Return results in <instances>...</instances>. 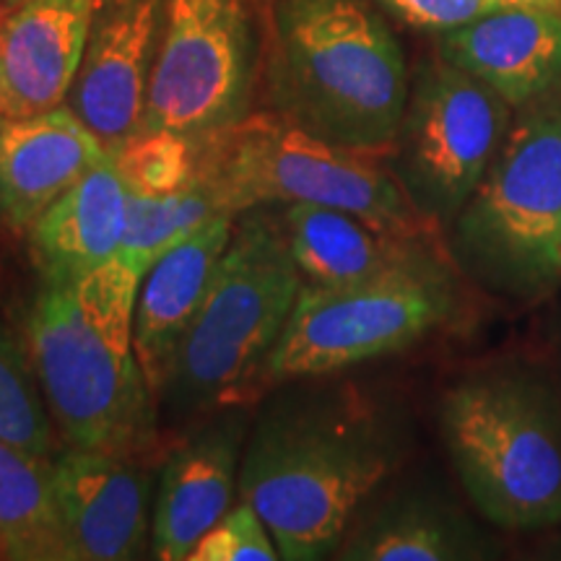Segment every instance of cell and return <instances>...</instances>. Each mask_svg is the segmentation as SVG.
<instances>
[{
  "label": "cell",
  "instance_id": "6da1fadb",
  "mask_svg": "<svg viewBox=\"0 0 561 561\" xmlns=\"http://www.w3.org/2000/svg\"><path fill=\"white\" fill-rule=\"evenodd\" d=\"M396 432L354 390L284 398L257 421L240 466V496L286 561L325 559L351 517L396 468Z\"/></svg>",
  "mask_w": 561,
  "mask_h": 561
},
{
  "label": "cell",
  "instance_id": "7a4b0ae2",
  "mask_svg": "<svg viewBox=\"0 0 561 561\" xmlns=\"http://www.w3.org/2000/svg\"><path fill=\"white\" fill-rule=\"evenodd\" d=\"M140 276L121 257L70 284H42L26 348L50 416L70 447L144 453L157 432L136 346Z\"/></svg>",
  "mask_w": 561,
  "mask_h": 561
},
{
  "label": "cell",
  "instance_id": "3957f363",
  "mask_svg": "<svg viewBox=\"0 0 561 561\" xmlns=\"http://www.w3.org/2000/svg\"><path fill=\"white\" fill-rule=\"evenodd\" d=\"M271 91L280 121L388 157L409 102L401 45L367 0H280Z\"/></svg>",
  "mask_w": 561,
  "mask_h": 561
},
{
  "label": "cell",
  "instance_id": "277c9868",
  "mask_svg": "<svg viewBox=\"0 0 561 561\" xmlns=\"http://www.w3.org/2000/svg\"><path fill=\"white\" fill-rule=\"evenodd\" d=\"M442 437L483 520L510 533L561 525V385L510 362L442 398Z\"/></svg>",
  "mask_w": 561,
  "mask_h": 561
},
{
  "label": "cell",
  "instance_id": "5b68a950",
  "mask_svg": "<svg viewBox=\"0 0 561 561\" xmlns=\"http://www.w3.org/2000/svg\"><path fill=\"white\" fill-rule=\"evenodd\" d=\"M447 240L455 265L494 297L536 305L561 284V83L515 110Z\"/></svg>",
  "mask_w": 561,
  "mask_h": 561
},
{
  "label": "cell",
  "instance_id": "8992f818",
  "mask_svg": "<svg viewBox=\"0 0 561 561\" xmlns=\"http://www.w3.org/2000/svg\"><path fill=\"white\" fill-rule=\"evenodd\" d=\"M299 289L284 219L263 206L237 214L229 248L182 341L161 401L185 413L250 403L268 380L271 354Z\"/></svg>",
  "mask_w": 561,
  "mask_h": 561
},
{
  "label": "cell",
  "instance_id": "52a82bcc",
  "mask_svg": "<svg viewBox=\"0 0 561 561\" xmlns=\"http://www.w3.org/2000/svg\"><path fill=\"white\" fill-rule=\"evenodd\" d=\"M198 146L201 172L234 216L257 206L312 203L348 210L405 240L439 231L419 214L380 153L331 144L280 117H244Z\"/></svg>",
  "mask_w": 561,
  "mask_h": 561
},
{
  "label": "cell",
  "instance_id": "ba28073f",
  "mask_svg": "<svg viewBox=\"0 0 561 561\" xmlns=\"http://www.w3.org/2000/svg\"><path fill=\"white\" fill-rule=\"evenodd\" d=\"M450 278L416 261L346 286L301 284L268 362V380L333 375L401 351L450 320Z\"/></svg>",
  "mask_w": 561,
  "mask_h": 561
},
{
  "label": "cell",
  "instance_id": "9c48e42d",
  "mask_svg": "<svg viewBox=\"0 0 561 561\" xmlns=\"http://www.w3.org/2000/svg\"><path fill=\"white\" fill-rule=\"evenodd\" d=\"M512 115L494 89L445 58L421 68L388 157L426 221L450 227L481 185Z\"/></svg>",
  "mask_w": 561,
  "mask_h": 561
},
{
  "label": "cell",
  "instance_id": "30bf717a",
  "mask_svg": "<svg viewBox=\"0 0 561 561\" xmlns=\"http://www.w3.org/2000/svg\"><path fill=\"white\" fill-rule=\"evenodd\" d=\"M252 39L242 0H167L140 130L208 140L248 117Z\"/></svg>",
  "mask_w": 561,
  "mask_h": 561
},
{
  "label": "cell",
  "instance_id": "8fae6325",
  "mask_svg": "<svg viewBox=\"0 0 561 561\" xmlns=\"http://www.w3.org/2000/svg\"><path fill=\"white\" fill-rule=\"evenodd\" d=\"M167 0H94L68 107L115 153L144 125Z\"/></svg>",
  "mask_w": 561,
  "mask_h": 561
},
{
  "label": "cell",
  "instance_id": "7c38bea8",
  "mask_svg": "<svg viewBox=\"0 0 561 561\" xmlns=\"http://www.w3.org/2000/svg\"><path fill=\"white\" fill-rule=\"evenodd\" d=\"M73 561H128L151 549L149 473L136 453L70 447L50 462Z\"/></svg>",
  "mask_w": 561,
  "mask_h": 561
},
{
  "label": "cell",
  "instance_id": "4fadbf2b",
  "mask_svg": "<svg viewBox=\"0 0 561 561\" xmlns=\"http://www.w3.org/2000/svg\"><path fill=\"white\" fill-rule=\"evenodd\" d=\"M94 0H26L0 11V117L68 104Z\"/></svg>",
  "mask_w": 561,
  "mask_h": 561
},
{
  "label": "cell",
  "instance_id": "5bb4252c",
  "mask_svg": "<svg viewBox=\"0 0 561 561\" xmlns=\"http://www.w3.org/2000/svg\"><path fill=\"white\" fill-rule=\"evenodd\" d=\"M107 146L68 104L32 117H0V224L30 229Z\"/></svg>",
  "mask_w": 561,
  "mask_h": 561
},
{
  "label": "cell",
  "instance_id": "9a60e30c",
  "mask_svg": "<svg viewBox=\"0 0 561 561\" xmlns=\"http://www.w3.org/2000/svg\"><path fill=\"white\" fill-rule=\"evenodd\" d=\"M244 421L227 413L182 442L164 460L151 520V553L187 561L206 533L231 510L240 489Z\"/></svg>",
  "mask_w": 561,
  "mask_h": 561
},
{
  "label": "cell",
  "instance_id": "2e32d148",
  "mask_svg": "<svg viewBox=\"0 0 561 561\" xmlns=\"http://www.w3.org/2000/svg\"><path fill=\"white\" fill-rule=\"evenodd\" d=\"M442 58L523 107L561 83V5H500L447 30Z\"/></svg>",
  "mask_w": 561,
  "mask_h": 561
},
{
  "label": "cell",
  "instance_id": "e0dca14e",
  "mask_svg": "<svg viewBox=\"0 0 561 561\" xmlns=\"http://www.w3.org/2000/svg\"><path fill=\"white\" fill-rule=\"evenodd\" d=\"M234 221L237 216H221L206 229L195 231L191 240L159 257L140 278L133 314V346L157 403L170 382L182 341L214 284Z\"/></svg>",
  "mask_w": 561,
  "mask_h": 561
},
{
  "label": "cell",
  "instance_id": "ac0fdd59",
  "mask_svg": "<svg viewBox=\"0 0 561 561\" xmlns=\"http://www.w3.org/2000/svg\"><path fill=\"white\" fill-rule=\"evenodd\" d=\"M130 185L112 153L68 187L30 227L32 261L45 284H70L117 257Z\"/></svg>",
  "mask_w": 561,
  "mask_h": 561
},
{
  "label": "cell",
  "instance_id": "d6986e66",
  "mask_svg": "<svg viewBox=\"0 0 561 561\" xmlns=\"http://www.w3.org/2000/svg\"><path fill=\"white\" fill-rule=\"evenodd\" d=\"M280 219L301 284L346 286L424 261L421 240L390 234L348 210L291 203Z\"/></svg>",
  "mask_w": 561,
  "mask_h": 561
},
{
  "label": "cell",
  "instance_id": "ffe728a7",
  "mask_svg": "<svg viewBox=\"0 0 561 561\" xmlns=\"http://www.w3.org/2000/svg\"><path fill=\"white\" fill-rule=\"evenodd\" d=\"M491 543L462 512L432 496H403L377 512L341 559L460 561L491 557Z\"/></svg>",
  "mask_w": 561,
  "mask_h": 561
},
{
  "label": "cell",
  "instance_id": "44dd1931",
  "mask_svg": "<svg viewBox=\"0 0 561 561\" xmlns=\"http://www.w3.org/2000/svg\"><path fill=\"white\" fill-rule=\"evenodd\" d=\"M50 462L0 439V543L13 561H73L55 507Z\"/></svg>",
  "mask_w": 561,
  "mask_h": 561
},
{
  "label": "cell",
  "instance_id": "7402d4cb",
  "mask_svg": "<svg viewBox=\"0 0 561 561\" xmlns=\"http://www.w3.org/2000/svg\"><path fill=\"white\" fill-rule=\"evenodd\" d=\"M221 216L234 214L224 206L219 187L203 172H198L191 185L172 193L149 195L130 191L128 224L117 257L144 278L159 257Z\"/></svg>",
  "mask_w": 561,
  "mask_h": 561
},
{
  "label": "cell",
  "instance_id": "603a6c76",
  "mask_svg": "<svg viewBox=\"0 0 561 561\" xmlns=\"http://www.w3.org/2000/svg\"><path fill=\"white\" fill-rule=\"evenodd\" d=\"M0 439L39 460L55 458L53 416L30 348L0 325Z\"/></svg>",
  "mask_w": 561,
  "mask_h": 561
},
{
  "label": "cell",
  "instance_id": "cb8c5ba5",
  "mask_svg": "<svg viewBox=\"0 0 561 561\" xmlns=\"http://www.w3.org/2000/svg\"><path fill=\"white\" fill-rule=\"evenodd\" d=\"M130 191L161 195L191 185L201 172L198 140L170 130H138L112 153Z\"/></svg>",
  "mask_w": 561,
  "mask_h": 561
},
{
  "label": "cell",
  "instance_id": "d4e9b609",
  "mask_svg": "<svg viewBox=\"0 0 561 561\" xmlns=\"http://www.w3.org/2000/svg\"><path fill=\"white\" fill-rule=\"evenodd\" d=\"M273 536L248 502L231 507L195 546L187 561H276Z\"/></svg>",
  "mask_w": 561,
  "mask_h": 561
},
{
  "label": "cell",
  "instance_id": "484cf974",
  "mask_svg": "<svg viewBox=\"0 0 561 561\" xmlns=\"http://www.w3.org/2000/svg\"><path fill=\"white\" fill-rule=\"evenodd\" d=\"M388 3L409 24L439 32L455 30V26L500 9V0H388Z\"/></svg>",
  "mask_w": 561,
  "mask_h": 561
},
{
  "label": "cell",
  "instance_id": "4316f807",
  "mask_svg": "<svg viewBox=\"0 0 561 561\" xmlns=\"http://www.w3.org/2000/svg\"><path fill=\"white\" fill-rule=\"evenodd\" d=\"M504 5H561V0H504Z\"/></svg>",
  "mask_w": 561,
  "mask_h": 561
},
{
  "label": "cell",
  "instance_id": "83f0119b",
  "mask_svg": "<svg viewBox=\"0 0 561 561\" xmlns=\"http://www.w3.org/2000/svg\"><path fill=\"white\" fill-rule=\"evenodd\" d=\"M3 5H16V3H26V0H0Z\"/></svg>",
  "mask_w": 561,
  "mask_h": 561
},
{
  "label": "cell",
  "instance_id": "f1b7e54d",
  "mask_svg": "<svg viewBox=\"0 0 561 561\" xmlns=\"http://www.w3.org/2000/svg\"><path fill=\"white\" fill-rule=\"evenodd\" d=\"M0 559H9V557H5V549H3V543H0Z\"/></svg>",
  "mask_w": 561,
  "mask_h": 561
}]
</instances>
